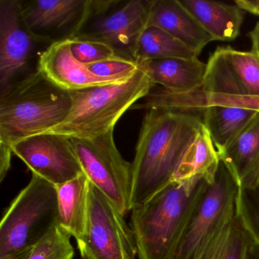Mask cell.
Wrapping results in <instances>:
<instances>
[{
    "instance_id": "obj_14",
    "label": "cell",
    "mask_w": 259,
    "mask_h": 259,
    "mask_svg": "<svg viewBox=\"0 0 259 259\" xmlns=\"http://www.w3.org/2000/svg\"><path fill=\"white\" fill-rule=\"evenodd\" d=\"M37 68L53 84L69 92L122 82L135 74L119 78L95 75L85 65L74 57L71 51L70 39L48 45L39 56Z\"/></svg>"
},
{
    "instance_id": "obj_11",
    "label": "cell",
    "mask_w": 259,
    "mask_h": 259,
    "mask_svg": "<svg viewBox=\"0 0 259 259\" xmlns=\"http://www.w3.org/2000/svg\"><path fill=\"white\" fill-rule=\"evenodd\" d=\"M38 43L25 25L19 0H0V93L22 79Z\"/></svg>"
},
{
    "instance_id": "obj_19",
    "label": "cell",
    "mask_w": 259,
    "mask_h": 259,
    "mask_svg": "<svg viewBox=\"0 0 259 259\" xmlns=\"http://www.w3.org/2000/svg\"><path fill=\"white\" fill-rule=\"evenodd\" d=\"M89 181L83 172L56 186L58 201V227L75 240L82 236L89 211Z\"/></svg>"
},
{
    "instance_id": "obj_4",
    "label": "cell",
    "mask_w": 259,
    "mask_h": 259,
    "mask_svg": "<svg viewBox=\"0 0 259 259\" xmlns=\"http://www.w3.org/2000/svg\"><path fill=\"white\" fill-rule=\"evenodd\" d=\"M154 84L142 71L122 82L70 92L72 107L66 119L44 133L73 139H93L114 130L124 113L145 98Z\"/></svg>"
},
{
    "instance_id": "obj_9",
    "label": "cell",
    "mask_w": 259,
    "mask_h": 259,
    "mask_svg": "<svg viewBox=\"0 0 259 259\" xmlns=\"http://www.w3.org/2000/svg\"><path fill=\"white\" fill-rule=\"evenodd\" d=\"M152 4L153 0L119 1L107 13L88 21L74 38L102 42L119 57L135 60L136 43L148 26Z\"/></svg>"
},
{
    "instance_id": "obj_8",
    "label": "cell",
    "mask_w": 259,
    "mask_h": 259,
    "mask_svg": "<svg viewBox=\"0 0 259 259\" xmlns=\"http://www.w3.org/2000/svg\"><path fill=\"white\" fill-rule=\"evenodd\" d=\"M113 132L88 140L71 139L89 181L125 216L132 210V163L121 155Z\"/></svg>"
},
{
    "instance_id": "obj_7",
    "label": "cell",
    "mask_w": 259,
    "mask_h": 259,
    "mask_svg": "<svg viewBox=\"0 0 259 259\" xmlns=\"http://www.w3.org/2000/svg\"><path fill=\"white\" fill-rule=\"evenodd\" d=\"M76 242L81 259L138 257L136 238L124 215L91 182L87 224Z\"/></svg>"
},
{
    "instance_id": "obj_32",
    "label": "cell",
    "mask_w": 259,
    "mask_h": 259,
    "mask_svg": "<svg viewBox=\"0 0 259 259\" xmlns=\"http://www.w3.org/2000/svg\"><path fill=\"white\" fill-rule=\"evenodd\" d=\"M246 259H259V244L253 240L248 246Z\"/></svg>"
},
{
    "instance_id": "obj_29",
    "label": "cell",
    "mask_w": 259,
    "mask_h": 259,
    "mask_svg": "<svg viewBox=\"0 0 259 259\" xmlns=\"http://www.w3.org/2000/svg\"><path fill=\"white\" fill-rule=\"evenodd\" d=\"M235 4L244 12L259 16V0H237Z\"/></svg>"
},
{
    "instance_id": "obj_5",
    "label": "cell",
    "mask_w": 259,
    "mask_h": 259,
    "mask_svg": "<svg viewBox=\"0 0 259 259\" xmlns=\"http://www.w3.org/2000/svg\"><path fill=\"white\" fill-rule=\"evenodd\" d=\"M58 227L56 186L32 174L0 224V255L32 248Z\"/></svg>"
},
{
    "instance_id": "obj_31",
    "label": "cell",
    "mask_w": 259,
    "mask_h": 259,
    "mask_svg": "<svg viewBox=\"0 0 259 259\" xmlns=\"http://www.w3.org/2000/svg\"><path fill=\"white\" fill-rule=\"evenodd\" d=\"M31 248H32L3 254V255H0V259H26L28 254L31 251Z\"/></svg>"
},
{
    "instance_id": "obj_13",
    "label": "cell",
    "mask_w": 259,
    "mask_h": 259,
    "mask_svg": "<svg viewBox=\"0 0 259 259\" xmlns=\"http://www.w3.org/2000/svg\"><path fill=\"white\" fill-rule=\"evenodd\" d=\"M21 4L29 31L49 45L74 38L89 19V0H34Z\"/></svg>"
},
{
    "instance_id": "obj_24",
    "label": "cell",
    "mask_w": 259,
    "mask_h": 259,
    "mask_svg": "<svg viewBox=\"0 0 259 259\" xmlns=\"http://www.w3.org/2000/svg\"><path fill=\"white\" fill-rule=\"evenodd\" d=\"M71 236L59 227L32 247L26 259H73Z\"/></svg>"
},
{
    "instance_id": "obj_20",
    "label": "cell",
    "mask_w": 259,
    "mask_h": 259,
    "mask_svg": "<svg viewBox=\"0 0 259 259\" xmlns=\"http://www.w3.org/2000/svg\"><path fill=\"white\" fill-rule=\"evenodd\" d=\"M258 113L255 110L226 106L205 107L202 113V122L218 153L224 151Z\"/></svg>"
},
{
    "instance_id": "obj_2",
    "label": "cell",
    "mask_w": 259,
    "mask_h": 259,
    "mask_svg": "<svg viewBox=\"0 0 259 259\" xmlns=\"http://www.w3.org/2000/svg\"><path fill=\"white\" fill-rule=\"evenodd\" d=\"M209 183L202 177L172 182L132 208L130 227L136 238L138 259H171Z\"/></svg>"
},
{
    "instance_id": "obj_22",
    "label": "cell",
    "mask_w": 259,
    "mask_h": 259,
    "mask_svg": "<svg viewBox=\"0 0 259 259\" xmlns=\"http://www.w3.org/2000/svg\"><path fill=\"white\" fill-rule=\"evenodd\" d=\"M252 239L235 215L192 259H246L248 246Z\"/></svg>"
},
{
    "instance_id": "obj_15",
    "label": "cell",
    "mask_w": 259,
    "mask_h": 259,
    "mask_svg": "<svg viewBox=\"0 0 259 259\" xmlns=\"http://www.w3.org/2000/svg\"><path fill=\"white\" fill-rule=\"evenodd\" d=\"M139 70L154 85L174 93H186L202 87L206 64L195 60L180 58L151 59L136 62Z\"/></svg>"
},
{
    "instance_id": "obj_16",
    "label": "cell",
    "mask_w": 259,
    "mask_h": 259,
    "mask_svg": "<svg viewBox=\"0 0 259 259\" xmlns=\"http://www.w3.org/2000/svg\"><path fill=\"white\" fill-rule=\"evenodd\" d=\"M148 26L163 30L199 54L213 41L179 0H153Z\"/></svg>"
},
{
    "instance_id": "obj_26",
    "label": "cell",
    "mask_w": 259,
    "mask_h": 259,
    "mask_svg": "<svg viewBox=\"0 0 259 259\" xmlns=\"http://www.w3.org/2000/svg\"><path fill=\"white\" fill-rule=\"evenodd\" d=\"M70 40L71 51L74 57L83 64L121 57L111 47L102 42L75 38Z\"/></svg>"
},
{
    "instance_id": "obj_28",
    "label": "cell",
    "mask_w": 259,
    "mask_h": 259,
    "mask_svg": "<svg viewBox=\"0 0 259 259\" xmlns=\"http://www.w3.org/2000/svg\"><path fill=\"white\" fill-rule=\"evenodd\" d=\"M226 106L239 107L259 112V97L237 96V95H205L203 93L201 108L204 110L209 106Z\"/></svg>"
},
{
    "instance_id": "obj_6",
    "label": "cell",
    "mask_w": 259,
    "mask_h": 259,
    "mask_svg": "<svg viewBox=\"0 0 259 259\" xmlns=\"http://www.w3.org/2000/svg\"><path fill=\"white\" fill-rule=\"evenodd\" d=\"M239 185L223 162L195 206L171 259H192L236 214Z\"/></svg>"
},
{
    "instance_id": "obj_10",
    "label": "cell",
    "mask_w": 259,
    "mask_h": 259,
    "mask_svg": "<svg viewBox=\"0 0 259 259\" xmlns=\"http://www.w3.org/2000/svg\"><path fill=\"white\" fill-rule=\"evenodd\" d=\"M12 149L32 174L54 186L64 184L84 172L72 139L67 136L41 133L16 142Z\"/></svg>"
},
{
    "instance_id": "obj_23",
    "label": "cell",
    "mask_w": 259,
    "mask_h": 259,
    "mask_svg": "<svg viewBox=\"0 0 259 259\" xmlns=\"http://www.w3.org/2000/svg\"><path fill=\"white\" fill-rule=\"evenodd\" d=\"M200 54L160 28L147 26L139 36L135 49L134 60L151 59H198Z\"/></svg>"
},
{
    "instance_id": "obj_30",
    "label": "cell",
    "mask_w": 259,
    "mask_h": 259,
    "mask_svg": "<svg viewBox=\"0 0 259 259\" xmlns=\"http://www.w3.org/2000/svg\"><path fill=\"white\" fill-rule=\"evenodd\" d=\"M248 37L251 42V51L259 57V22L248 33Z\"/></svg>"
},
{
    "instance_id": "obj_21",
    "label": "cell",
    "mask_w": 259,
    "mask_h": 259,
    "mask_svg": "<svg viewBox=\"0 0 259 259\" xmlns=\"http://www.w3.org/2000/svg\"><path fill=\"white\" fill-rule=\"evenodd\" d=\"M220 163L218 151L202 122L195 139L185 152L172 182L186 181L202 177L211 183L214 180Z\"/></svg>"
},
{
    "instance_id": "obj_25",
    "label": "cell",
    "mask_w": 259,
    "mask_h": 259,
    "mask_svg": "<svg viewBox=\"0 0 259 259\" xmlns=\"http://www.w3.org/2000/svg\"><path fill=\"white\" fill-rule=\"evenodd\" d=\"M236 214L252 240L259 244V184L254 188L239 187Z\"/></svg>"
},
{
    "instance_id": "obj_1",
    "label": "cell",
    "mask_w": 259,
    "mask_h": 259,
    "mask_svg": "<svg viewBox=\"0 0 259 259\" xmlns=\"http://www.w3.org/2000/svg\"><path fill=\"white\" fill-rule=\"evenodd\" d=\"M201 124L200 115L148 109L132 163V208L172 183Z\"/></svg>"
},
{
    "instance_id": "obj_3",
    "label": "cell",
    "mask_w": 259,
    "mask_h": 259,
    "mask_svg": "<svg viewBox=\"0 0 259 259\" xmlns=\"http://www.w3.org/2000/svg\"><path fill=\"white\" fill-rule=\"evenodd\" d=\"M71 107L69 92L53 84L36 68L0 93V147L12 149L16 142L57 126Z\"/></svg>"
},
{
    "instance_id": "obj_18",
    "label": "cell",
    "mask_w": 259,
    "mask_h": 259,
    "mask_svg": "<svg viewBox=\"0 0 259 259\" xmlns=\"http://www.w3.org/2000/svg\"><path fill=\"white\" fill-rule=\"evenodd\" d=\"M180 3L213 40L231 41L240 34L245 12L236 4L206 0H183Z\"/></svg>"
},
{
    "instance_id": "obj_12",
    "label": "cell",
    "mask_w": 259,
    "mask_h": 259,
    "mask_svg": "<svg viewBox=\"0 0 259 259\" xmlns=\"http://www.w3.org/2000/svg\"><path fill=\"white\" fill-rule=\"evenodd\" d=\"M205 95L259 97V57L252 51L218 47L206 64Z\"/></svg>"
},
{
    "instance_id": "obj_27",
    "label": "cell",
    "mask_w": 259,
    "mask_h": 259,
    "mask_svg": "<svg viewBox=\"0 0 259 259\" xmlns=\"http://www.w3.org/2000/svg\"><path fill=\"white\" fill-rule=\"evenodd\" d=\"M84 65L92 73L102 78L130 76L139 70L136 61L123 57Z\"/></svg>"
},
{
    "instance_id": "obj_17",
    "label": "cell",
    "mask_w": 259,
    "mask_h": 259,
    "mask_svg": "<svg viewBox=\"0 0 259 259\" xmlns=\"http://www.w3.org/2000/svg\"><path fill=\"white\" fill-rule=\"evenodd\" d=\"M218 155L239 188H254L259 184V113Z\"/></svg>"
}]
</instances>
